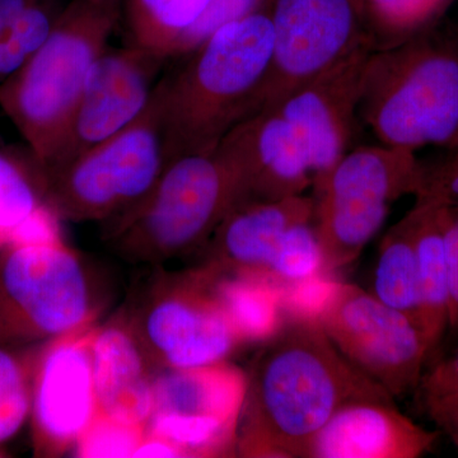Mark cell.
<instances>
[{"instance_id": "6da1fadb", "label": "cell", "mask_w": 458, "mask_h": 458, "mask_svg": "<svg viewBox=\"0 0 458 458\" xmlns=\"http://www.w3.org/2000/svg\"><path fill=\"white\" fill-rule=\"evenodd\" d=\"M247 375L236 457L303 458L328 419L351 401L394 399L344 358L318 322L285 318Z\"/></svg>"}, {"instance_id": "7a4b0ae2", "label": "cell", "mask_w": 458, "mask_h": 458, "mask_svg": "<svg viewBox=\"0 0 458 458\" xmlns=\"http://www.w3.org/2000/svg\"><path fill=\"white\" fill-rule=\"evenodd\" d=\"M42 204L0 250V346L29 348L98 324L105 282Z\"/></svg>"}, {"instance_id": "3957f363", "label": "cell", "mask_w": 458, "mask_h": 458, "mask_svg": "<svg viewBox=\"0 0 458 458\" xmlns=\"http://www.w3.org/2000/svg\"><path fill=\"white\" fill-rule=\"evenodd\" d=\"M273 41L271 17L256 12L214 32L179 73L164 78L165 165L216 149L234 125L256 113Z\"/></svg>"}, {"instance_id": "277c9868", "label": "cell", "mask_w": 458, "mask_h": 458, "mask_svg": "<svg viewBox=\"0 0 458 458\" xmlns=\"http://www.w3.org/2000/svg\"><path fill=\"white\" fill-rule=\"evenodd\" d=\"M242 201L240 177L216 148L192 153L170 162L146 197L104 223L102 238L123 260L161 267L200 251Z\"/></svg>"}, {"instance_id": "5b68a950", "label": "cell", "mask_w": 458, "mask_h": 458, "mask_svg": "<svg viewBox=\"0 0 458 458\" xmlns=\"http://www.w3.org/2000/svg\"><path fill=\"white\" fill-rule=\"evenodd\" d=\"M360 110L386 146L457 147L458 40L432 33L370 53Z\"/></svg>"}, {"instance_id": "8992f818", "label": "cell", "mask_w": 458, "mask_h": 458, "mask_svg": "<svg viewBox=\"0 0 458 458\" xmlns=\"http://www.w3.org/2000/svg\"><path fill=\"white\" fill-rule=\"evenodd\" d=\"M119 18L117 9L72 0L44 47L0 86V107L40 170L62 147L90 68Z\"/></svg>"}, {"instance_id": "52a82bcc", "label": "cell", "mask_w": 458, "mask_h": 458, "mask_svg": "<svg viewBox=\"0 0 458 458\" xmlns=\"http://www.w3.org/2000/svg\"><path fill=\"white\" fill-rule=\"evenodd\" d=\"M165 168L162 78L140 119L38 181L60 221L104 225L146 197Z\"/></svg>"}, {"instance_id": "ba28073f", "label": "cell", "mask_w": 458, "mask_h": 458, "mask_svg": "<svg viewBox=\"0 0 458 458\" xmlns=\"http://www.w3.org/2000/svg\"><path fill=\"white\" fill-rule=\"evenodd\" d=\"M424 179L426 165L414 150L382 143L349 149L313 188V225L325 273L357 260L384 225L391 205L405 195L417 197Z\"/></svg>"}, {"instance_id": "9c48e42d", "label": "cell", "mask_w": 458, "mask_h": 458, "mask_svg": "<svg viewBox=\"0 0 458 458\" xmlns=\"http://www.w3.org/2000/svg\"><path fill=\"white\" fill-rule=\"evenodd\" d=\"M119 313L156 369L218 363L242 346L200 265L157 269Z\"/></svg>"}, {"instance_id": "30bf717a", "label": "cell", "mask_w": 458, "mask_h": 458, "mask_svg": "<svg viewBox=\"0 0 458 458\" xmlns=\"http://www.w3.org/2000/svg\"><path fill=\"white\" fill-rule=\"evenodd\" d=\"M247 375L228 360L157 369L146 434L171 443L181 457L236 456Z\"/></svg>"}, {"instance_id": "8fae6325", "label": "cell", "mask_w": 458, "mask_h": 458, "mask_svg": "<svg viewBox=\"0 0 458 458\" xmlns=\"http://www.w3.org/2000/svg\"><path fill=\"white\" fill-rule=\"evenodd\" d=\"M318 324L344 358L394 399L418 387L432 352L408 316L360 286L340 282Z\"/></svg>"}, {"instance_id": "7c38bea8", "label": "cell", "mask_w": 458, "mask_h": 458, "mask_svg": "<svg viewBox=\"0 0 458 458\" xmlns=\"http://www.w3.org/2000/svg\"><path fill=\"white\" fill-rule=\"evenodd\" d=\"M270 17L273 54L256 113L369 44L352 0H276Z\"/></svg>"}, {"instance_id": "4fadbf2b", "label": "cell", "mask_w": 458, "mask_h": 458, "mask_svg": "<svg viewBox=\"0 0 458 458\" xmlns=\"http://www.w3.org/2000/svg\"><path fill=\"white\" fill-rule=\"evenodd\" d=\"M98 327L36 345L30 414L36 457H60L73 452L98 415L93 377V339Z\"/></svg>"}, {"instance_id": "5bb4252c", "label": "cell", "mask_w": 458, "mask_h": 458, "mask_svg": "<svg viewBox=\"0 0 458 458\" xmlns=\"http://www.w3.org/2000/svg\"><path fill=\"white\" fill-rule=\"evenodd\" d=\"M165 57L135 45L106 47L93 63L62 147L38 176L64 167L131 126L147 110Z\"/></svg>"}, {"instance_id": "9a60e30c", "label": "cell", "mask_w": 458, "mask_h": 458, "mask_svg": "<svg viewBox=\"0 0 458 458\" xmlns=\"http://www.w3.org/2000/svg\"><path fill=\"white\" fill-rule=\"evenodd\" d=\"M370 53L369 44L363 45L270 107L282 114L297 135L311 167L312 188L327 177L351 147Z\"/></svg>"}, {"instance_id": "2e32d148", "label": "cell", "mask_w": 458, "mask_h": 458, "mask_svg": "<svg viewBox=\"0 0 458 458\" xmlns=\"http://www.w3.org/2000/svg\"><path fill=\"white\" fill-rule=\"evenodd\" d=\"M240 177L246 200H279L313 186L309 159L276 108L246 117L216 147Z\"/></svg>"}, {"instance_id": "e0dca14e", "label": "cell", "mask_w": 458, "mask_h": 458, "mask_svg": "<svg viewBox=\"0 0 458 458\" xmlns=\"http://www.w3.org/2000/svg\"><path fill=\"white\" fill-rule=\"evenodd\" d=\"M437 438L399 411L394 399L369 397L337 410L303 458H418L432 451Z\"/></svg>"}, {"instance_id": "ac0fdd59", "label": "cell", "mask_w": 458, "mask_h": 458, "mask_svg": "<svg viewBox=\"0 0 458 458\" xmlns=\"http://www.w3.org/2000/svg\"><path fill=\"white\" fill-rule=\"evenodd\" d=\"M313 198L246 200L223 219L203 249L200 264L229 273L265 276L288 229L313 221Z\"/></svg>"}, {"instance_id": "d6986e66", "label": "cell", "mask_w": 458, "mask_h": 458, "mask_svg": "<svg viewBox=\"0 0 458 458\" xmlns=\"http://www.w3.org/2000/svg\"><path fill=\"white\" fill-rule=\"evenodd\" d=\"M156 372L119 312L106 324H98L93 339V377L99 414L147 429Z\"/></svg>"}, {"instance_id": "ffe728a7", "label": "cell", "mask_w": 458, "mask_h": 458, "mask_svg": "<svg viewBox=\"0 0 458 458\" xmlns=\"http://www.w3.org/2000/svg\"><path fill=\"white\" fill-rule=\"evenodd\" d=\"M445 204L436 199L417 197L408 216L417 256L420 327L430 352L448 331L447 250L445 236Z\"/></svg>"}, {"instance_id": "44dd1931", "label": "cell", "mask_w": 458, "mask_h": 458, "mask_svg": "<svg viewBox=\"0 0 458 458\" xmlns=\"http://www.w3.org/2000/svg\"><path fill=\"white\" fill-rule=\"evenodd\" d=\"M227 313L242 345L264 344L284 324L280 286L267 276L229 273L199 264Z\"/></svg>"}, {"instance_id": "7402d4cb", "label": "cell", "mask_w": 458, "mask_h": 458, "mask_svg": "<svg viewBox=\"0 0 458 458\" xmlns=\"http://www.w3.org/2000/svg\"><path fill=\"white\" fill-rule=\"evenodd\" d=\"M212 0H122L131 45L174 57L181 38Z\"/></svg>"}, {"instance_id": "603a6c76", "label": "cell", "mask_w": 458, "mask_h": 458, "mask_svg": "<svg viewBox=\"0 0 458 458\" xmlns=\"http://www.w3.org/2000/svg\"><path fill=\"white\" fill-rule=\"evenodd\" d=\"M372 294L386 306L408 316L420 327L417 256L408 216L394 225L382 240Z\"/></svg>"}, {"instance_id": "cb8c5ba5", "label": "cell", "mask_w": 458, "mask_h": 458, "mask_svg": "<svg viewBox=\"0 0 458 458\" xmlns=\"http://www.w3.org/2000/svg\"><path fill=\"white\" fill-rule=\"evenodd\" d=\"M64 7L62 0H35L0 38V86L44 47Z\"/></svg>"}, {"instance_id": "d4e9b609", "label": "cell", "mask_w": 458, "mask_h": 458, "mask_svg": "<svg viewBox=\"0 0 458 458\" xmlns=\"http://www.w3.org/2000/svg\"><path fill=\"white\" fill-rule=\"evenodd\" d=\"M35 352L36 345L0 346V454L2 445L20 432L31 414Z\"/></svg>"}, {"instance_id": "484cf974", "label": "cell", "mask_w": 458, "mask_h": 458, "mask_svg": "<svg viewBox=\"0 0 458 458\" xmlns=\"http://www.w3.org/2000/svg\"><path fill=\"white\" fill-rule=\"evenodd\" d=\"M325 273L324 254L313 221L288 229L271 259L265 276L283 285Z\"/></svg>"}, {"instance_id": "4316f807", "label": "cell", "mask_w": 458, "mask_h": 458, "mask_svg": "<svg viewBox=\"0 0 458 458\" xmlns=\"http://www.w3.org/2000/svg\"><path fill=\"white\" fill-rule=\"evenodd\" d=\"M146 438V427L131 426L98 412L86 432L78 439L77 457H134Z\"/></svg>"}, {"instance_id": "83f0119b", "label": "cell", "mask_w": 458, "mask_h": 458, "mask_svg": "<svg viewBox=\"0 0 458 458\" xmlns=\"http://www.w3.org/2000/svg\"><path fill=\"white\" fill-rule=\"evenodd\" d=\"M339 284L340 280L334 278L333 274L322 273L312 278L279 285L284 319L318 322Z\"/></svg>"}, {"instance_id": "f1b7e54d", "label": "cell", "mask_w": 458, "mask_h": 458, "mask_svg": "<svg viewBox=\"0 0 458 458\" xmlns=\"http://www.w3.org/2000/svg\"><path fill=\"white\" fill-rule=\"evenodd\" d=\"M267 0H212L203 16L185 33L174 56L190 55L223 26L260 12Z\"/></svg>"}, {"instance_id": "f546056e", "label": "cell", "mask_w": 458, "mask_h": 458, "mask_svg": "<svg viewBox=\"0 0 458 458\" xmlns=\"http://www.w3.org/2000/svg\"><path fill=\"white\" fill-rule=\"evenodd\" d=\"M377 20L394 31H414L429 22L448 0H367Z\"/></svg>"}, {"instance_id": "4dcf8cb0", "label": "cell", "mask_w": 458, "mask_h": 458, "mask_svg": "<svg viewBox=\"0 0 458 458\" xmlns=\"http://www.w3.org/2000/svg\"><path fill=\"white\" fill-rule=\"evenodd\" d=\"M418 391L423 408L438 401L458 399V351L423 375Z\"/></svg>"}, {"instance_id": "1f68e13d", "label": "cell", "mask_w": 458, "mask_h": 458, "mask_svg": "<svg viewBox=\"0 0 458 458\" xmlns=\"http://www.w3.org/2000/svg\"><path fill=\"white\" fill-rule=\"evenodd\" d=\"M417 197H428L448 205H458V146L434 167H426V179Z\"/></svg>"}, {"instance_id": "d6a6232c", "label": "cell", "mask_w": 458, "mask_h": 458, "mask_svg": "<svg viewBox=\"0 0 458 458\" xmlns=\"http://www.w3.org/2000/svg\"><path fill=\"white\" fill-rule=\"evenodd\" d=\"M445 236L450 291L448 331L458 334V205L445 204Z\"/></svg>"}, {"instance_id": "836d02e7", "label": "cell", "mask_w": 458, "mask_h": 458, "mask_svg": "<svg viewBox=\"0 0 458 458\" xmlns=\"http://www.w3.org/2000/svg\"><path fill=\"white\" fill-rule=\"evenodd\" d=\"M427 414L458 445V399L438 401L424 406Z\"/></svg>"}, {"instance_id": "e575fe53", "label": "cell", "mask_w": 458, "mask_h": 458, "mask_svg": "<svg viewBox=\"0 0 458 458\" xmlns=\"http://www.w3.org/2000/svg\"><path fill=\"white\" fill-rule=\"evenodd\" d=\"M35 0H0V38Z\"/></svg>"}, {"instance_id": "d590c367", "label": "cell", "mask_w": 458, "mask_h": 458, "mask_svg": "<svg viewBox=\"0 0 458 458\" xmlns=\"http://www.w3.org/2000/svg\"><path fill=\"white\" fill-rule=\"evenodd\" d=\"M134 457H181L179 451L165 439L147 436Z\"/></svg>"}, {"instance_id": "8d00e7d4", "label": "cell", "mask_w": 458, "mask_h": 458, "mask_svg": "<svg viewBox=\"0 0 458 458\" xmlns=\"http://www.w3.org/2000/svg\"><path fill=\"white\" fill-rule=\"evenodd\" d=\"M89 2L122 12V0H89Z\"/></svg>"}]
</instances>
